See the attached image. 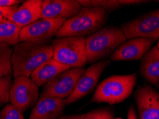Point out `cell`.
I'll return each mask as SVG.
<instances>
[{"instance_id":"cb8c5ba5","label":"cell","mask_w":159,"mask_h":119,"mask_svg":"<svg viewBox=\"0 0 159 119\" xmlns=\"http://www.w3.org/2000/svg\"><path fill=\"white\" fill-rule=\"evenodd\" d=\"M19 6L15 5L9 7H2L0 6V23L8 22L9 18L15 12Z\"/></svg>"},{"instance_id":"4dcf8cb0","label":"cell","mask_w":159,"mask_h":119,"mask_svg":"<svg viewBox=\"0 0 159 119\" xmlns=\"http://www.w3.org/2000/svg\"><path fill=\"white\" fill-rule=\"evenodd\" d=\"M158 87H159V85H158Z\"/></svg>"},{"instance_id":"2e32d148","label":"cell","mask_w":159,"mask_h":119,"mask_svg":"<svg viewBox=\"0 0 159 119\" xmlns=\"http://www.w3.org/2000/svg\"><path fill=\"white\" fill-rule=\"evenodd\" d=\"M68 69H70L68 66L60 64L52 58L37 67L32 72L30 77L32 81L38 87H40Z\"/></svg>"},{"instance_id":"7402d4cb","label":"cell","mask_w":159,"mask_h":119,"mask_svg":"<svg viewBox=\"0 0 159 119\" xmlns=\"http://www.w3.org/2000/svg\"><path fill=\"white\" fill-rule=\"evenodd\" d=\"M0 119H25L22 113L11 104H7L0 111Z\"/></svg>"},{"instance_id":"9c48e42d","label":"cell","mask_w":159,"mask_h":119,"mask_svg":"<svg viewBox=\"0 0 159 119\" xmlns=\"http://www.w3.org/2000/svg\"><path fill=\"white\" fill-rule=\"evenodd\" d=\"M85 71L84 68H72L60 74L44 85L39 98L50 97L66 99L73 91Z\"/></svg>"},{"instance_id":"8992f818","label":"cell","mask_w":159,"mask_h":119,"mask_svg":"<svg viewBox=\"0 0 159 119\" xmlns=\"http://www.w3.org/2000/svg\"><path fill=\"white\" fill-rule=\"evenodd\" d=\"M65 20L64 19H40L21 29L19 41L20 43L30 42L39 45H47L55 36Z\"/></svg>"},{"instance_id":"8fae6325","label":"cell","mask_w":159,"mask_h":119,"mask_svg":"<svg viewBox=\"0 0 159 119\" xmlns=\"http://www.w3.org/2000/svg\"><path fill=\"white\" fill-rule=\"evenodd\" d=\"M135 99L139 119H159V94L151 86H139Z\"/></svg>"},{"instance_id":"44dd1931","label":"cell","mask_w":159,"mask_h":119,"mask_svg":"<svg viewBox=\"0 0 159 119\" xmlns=\"http://www.w3.org/2000/svg\"><path fill=\"white\" fill-rule=\"evenodd\" d=\"M12 82L11 75L0 79V106L9 101V93Z\"/></svg>"},{"instance_id":"277c9868","label":"cell","mask_w":159,"mask_h":119,"mask_svg":"<svg viewBox=\"0 0 159 119\" xmlns=\"http://www.w3.org/2000/svg\"><path fill=\"white\" fill-rule=\"evenodd\" d=\"M136 83V74L111 76L97 86L92 102L113 105L122 102L132 94Z\"/></svg>"},{"instance_id":"e0dca14e","label":"cell","mask_w":159,"mask_h":119,"mask_svg":"<svg viewBox=\"0 0 159 119\" xmlns=\"http://www.w3.org/2000/svg\"><path fill=\"white\" fill-rule=\"evenodd\" d=\"M140 71L148 82L153 84L159 82V49L157 46L149 50L142 58Z\"/></svg>"},{"instance_id":"52a82bcc","label":"cell","mask_w":159,"mask_h":119,"mask_svg":"<svg viewBox=\"0 0 159 119\" xmlns=\"http://www.w3.org/2000/svg\"><path fill=\"white\" fill-rule=\"evenodd\" d=\"M125 38H143L156 39L159 38V9L130 20L121 26Z\"/></svg>"},{"instance_id":"3957f363","label":"cell","mask_w":159,"mask_h":119,"mask_svg":"<svg viewBox=\"0 0 159 119\" xmlns=\"http://www.w3.org/2000/svg\"><path fill=\"white\" fill-rule=\"evenodd\" d=\"M126 39L123 31L118 27L107 26L101 28L85 39L88 62H98L108 57Z\"/></svg>"},{"instance_id":"9a60e30c","label":"cell","mask_w":159,"mask_h":119,"mask_svg":"<svg viewBox=\"0 0 159 119\" xmlns=\"http://www.w3.org/2000/svg\"><path fill=\"white\" fill-rule=\"evenodd\" d=\"M42 4V0H28L24 2L15 12L11 15L8 22L14 23L21 29L27 27L41 19Z\"/></svg>"},{"instance_id":"484cf974","label":"cell","mask_w":159,"mask_h":119,"mask_svg":"<svg viewBox=\"0 0 159 119\" xmlns=\"http://www.w3.org/2000/svg\"><path fill=\"white\" fill-rule=\"evenodd\" d=\"M22 2L20 0H0V6L2 7H9L17 5Z\"/></svg>"},{"instance_id":"d4e9b609","label":"cell","mask_w":159,"mask_h":119,"mask_svg":"<svg viewBox=\"0 0 159 119\" xmlns=\"http://www.w3.org/2000/svg\"><path fill=\"white\" fill-rule=\"evenodd\" d=\"M118 2L121 6L139 5L147 2V1H143V0H118Z\"/></svg>"},{"instance_id":"4316f807","label":"cell","mask_w":159,"mask_h":119,"mask_svg":"<svg viewBox=\"0 0 159 119\" xmlns=\"http://www.w3.org/2000/svg\"><path fill=\"white\" fill-rule=\"evenodd\" d=\"M127 119H138L136 113H135V109L133 107H130L128 111Z\"/></svg>"},{"instance_id":"f546056e","label":"cell","mask_w":159,"mask_h":119,"mask_svg":"<svg viewBox=\"0 0 159 119\" xmlns=\"http://www.w3.org/2000/svg\"><path fill=\"white\" fill-rule=\"evenodd\" d=\"M114 119H123V118H114Z\"/></svg>"},{"instance_id":"30bf717a","label":"cell","mask_w":159,"mask_h":119,"mask_svg":"<svg viewBox=\"0 0 159 119\" xmlns=\"http://www.w3.org/2000/svg\"><path fill=\"white\" fill-rule=\"evenodd\" d=\"M110 63L109 60H102L89 66L80 78L72 94L65 99L67 105L73 104L90 94L96 86L100 76Z\"/></svg>"},{"instance_id":"5b68a950","label":"cell","mask_w":159,"mask_h":119,"mask_svg":"<svg viewBox=\"0 0 159 119\" xmlns=\"http://www.w3.org/2000/svg\"><path fill=\"white\" fill-rule=\"evenodd\" d=\"M85 37L56 38L52 41V59L70 69L83 68L88 63Z\"/></svg>"},{"instance_id":"6da1fadb","label":"cell","mask_w":159,"mask_h":119,"mask_svg":"<svg viewBox=\"0 0 159 119\" xmlns=\"http://www.w3.org/2000/svg\"><path fill=\"white\" fill-rule=\"evenodd\" d=\"M108 15L103 9L83 7L78 14L65 20L56 38L85 37L94 34L106 24Z\"/></svg>"},{"instance_id":"f1b7e54d","label":"cell","mask_w":159,"mask_h":119,"mask_svg":"<svg viewBox=\"0 0 159 119\" xmlns=\"http://www.w3.org/2000/svg\"><path fill=\"white\" fill-rule=\"evenodd\" d=\"M157 46H158V48L159 49V40H158V44H157Z\"/></svg>"},{"instance_id":"7a4b0ae2","label":"cell","mask_w":159,"mask_h":119,"mask_svg":"<svg viewBox=\"0 0 159 119\" xmlns=\"http://www.w3.org/2000/svg\"><path fill=\"white\" fill-rule=\"evenodd\" d=\"M52 57L53 48L50 44L19 43L13 49L11 57L13 76L30 77L37 67Z\"/></svg>"},{"instance_id":"ba28073f","label":"cell","mask_w":159,"mask_h":119,"mask_svg":"<svg viewBox=\"0 0 159 119\" xmlns=\"http://www.w3.org/2000/svg\"><path fill=\"white\" fill-rule=\"evenodd\" d=\"M39 96V87L30 77L17 76L14 79L9 93V101L21 113L36 105Z\"/></svg>"},{"instance_id":"603a6c76","label":"cell","mask_w":159,"mask_h":119,"mask_svg":"<svg viewBox=\"0 0 159 119\" xmlns=\"http://www.w3.org/2000/svg\"><path fill=\"white\" fill-rule=\"evenodd\" d=\"M83 119H113V115L107 109H98L85 114Z\"/></svg>"},{"instance_id":"5bb4252c","label":"cell","mask_w":159,"mask_h":119,"mask_svg":"<svg viewBox=\"0 0 159 119\" xmlns=\"http://www.w3.org/2000/svg\"><path fill=\"white\" fill-rule=\"evenodd\" d=\"M67 106L66 100L57 98H39L29 119H54L60 117Z\"/></svg>"},{"instance_id":"ffe728a7","label":"cell","mask_w":159,"mask_h":119,"mask_svg":"<svg viewBox=\"0 0 159 119\" xmlns=\"http://www.w3.org/2000/svg\"><path fill=\"white\" fill-rule=\"evenodd\" d=\"M79 2L84 7L101 8L107 12H111L122 6L118 0H80Z\"/></svg>"},{"instance_id":"4fadbf2b","label":"cell","mask_w":159,"mask_h":119,"mask_svg":"<svg viewBox=\"0 0 159 119\" xmlns=\"http://www.w3.org/2000/svg\"><path fill=\"white\" fill-rule=\"evenodd\" d=\"M83 6L75 0H44L42 4L41 19H67L79 12Z\"/></svg>"},{"instance_id":"7c38bea8","label":"cell","mask_w":159,"mask_h":119,"mask_svg":"<svg viewBox=\"0 0 159 119\" xmlns=\"http://www.w3.org/2000/svg\"><path fill=\"white\" fill-rule=\"evenodd\" d=\"M154 40L143 38H134L125 41L114 51L111 59L119 61H135L141 59L150 50Z\"/></svg>"},{"instance_id":"ac0fdd59","label":"cell","mask_w":159,"mask_h":119,"mask_svg":"<svg viewBox=\"0 0 159 119\" xmlns=\"http://www.w3.org/2000/svg\"><path fill=\"white\" fill-rule=\"evenodd\" d=\"M21 28L11 22L0 23V44H6L9 46H16L20 43Z\"/></svg>"},{"instance_id":"1f68e13d","label":"cell","mask_w":159,"mask_h":119,"mask_svg":"<svg viewBox=\"0 0 159 119\" xmlns=\"http://www.w3.org/2000/svg\"><path fill=\"white\" fill-rule=\"evenodd\" d=\"M0 107H1V106H0Z\"/></svg>"},{"instance_id":"d6986e66","label":"cell","mask_w":159,"mask_h":119,"mask_svg":"<svg viewBox=\"0 0 159 119\" xmlns=\"http://www.w3.org/2000/svg\"><path fill=\"white\" fill-rule=\"evenodd\" d=\"M13 49L6 44H0V79L11 75Z\"/></svg>"},{"instance_id":"83f0119b","label":"cell","mask_w":159,"mask_h":119,"mask_svg":"<svg viewBox=\"0 0 159 119\" xmlns=\"http://www.w3.org/2000/svg\"><path fill=\"white\" fill-rule=\"evenodd\" d=\"M84 116H85V114H82V115L65 116H61V117H58L57 118H54V119H83Z\"/></svg>"}]
</instances>
